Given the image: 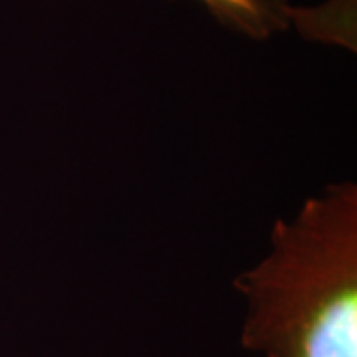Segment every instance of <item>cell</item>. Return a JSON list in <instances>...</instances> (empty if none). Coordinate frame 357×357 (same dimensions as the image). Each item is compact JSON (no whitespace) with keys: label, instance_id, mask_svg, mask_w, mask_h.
<instances>
[{"label":"cell","instance_id":"obj_1","mask_svg":"<svg viewBox=\"0 0 357 357\" xmlns=\"http://www.w3.org/2000/svg\"><path fill=\"white\" fill-rule=\"evenodd\" d=\"M243 344L266 357H357V189L345 183L278 222L243 274Z\"/></svg>","mask_w":357,"mask_h":357},{"label":"cell","instance_id":"obj_2","mask_svg":"<svg viewBox=\"0 0 357 357\" xmlns=\"http://www.w3.org/2000/svg\"><path fill=\"white\" fill-rule=\"evenodd\" d=\"M218 22L250 38H268L288 26L294 8L286 0H199Z\"/></svg>","mask_w":357,"mask_h":357}]
</instances>
